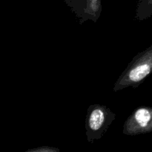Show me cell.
<instances>
[{"label":"cell","mask_w":152,"mask_h":152,"mask_svg":"<svg viewBox=\"0 0 152 152\" xmlns=\"http://www.w3.org/2000/svg\"><path fill=\"white\" fill-rule=\"evenodd\" d=\"M115 118V113L105 105L96 104L89 106L86 118L88 142L93 143L102 138Z\"/></svg>","instance_id":"6da1fadb"},{"label":"cell","mask_w":152,"mask_h":152,"mask_svg":"<svg viewBox=\"0 0 152 152\" xmlns=\"http://www.w3.org/2000/svg\"><path fill=\"white\" fill-rule=\"evenodd\" d=\"M76 16L80 24L91 20L96 22L102 13V0H65Z\"/></svg>","instance_id":"7a4b0ae2"},{"label":"cell","mask_w":152,"mask_h":152,"mask_svg":"<svg viewBox=\"0 0 152 152\" xmlns=\"http://www.w3.org/2000/svg\"><path fill=\"white\" fill-rule=\"evenodd\" d=\"M152 13V0H140L137 10V17L143 19Z\"/></svg>","instance_id":"3957f363"},{"label":"cell","mask_w":152,"mask_h":152,"mask_svg":"<svg viewBox=\"0 0 152 152\" xmlns=\"http://www.w3.org/2000/svg\"><path fill=\"white\" fill-rule=\"evenodd\" d=\"M24 152H59V149L50 146H42L35 148L28 149Z\"/></svg>","instance_id":"277c9868"}]
</instances>
